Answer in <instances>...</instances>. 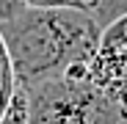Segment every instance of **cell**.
Returning <instances> with one entry per match:
<instances>
[{"mask_svg":"<svg viewBox=\"0 0 127 124\" xmlns=\"http://www.w3.org/2000/svg\"><path fill=\"white\" fill-rule=\"evenodd\" d=\"M28 124H127V97L69 72L28 91Z\"/></svg>","mask_w":127,"mask_h":124,"instance_id":"cell-2","label":"cell"},{"mask_svg":"<svg viewBox=\"0 0 127 124\" xmlns=\"http://www.w3.org/2000/svg\"><path fill=\"white\" fill-rule=\"evenodd\" d=\"M17 88H19V83H17V74H14V66H11L6 41H3V36H0V119H3V113L8 110Z\"/></svg>","mask_w":127,"mask_h":124,"instance_id":"cell-4","label":"cell"},{"mask_svg":"<svg viewBox=\"0 0 127 124\" xmlns=\"http://www.w3.org/2000/svg\"><path fill=\"white\" fill-rule=\"evenodd\" d=\"M17 83L25 91L83 69L97 52L102 28L89 8H22L0 22Z\"/></svg>","mask_w":127,"mask_h":124,"instance_id":"cell-1","label":"cell"},{"mask_svg":"<svg viewBox=\"0 0 127 124\" xmlns=\"http://www.w3.org/2000/svg\"><path fill=\"white\" fill-rule=\"evenodd\" d=\"M77 72H83L97 86L127 97V17L102 28L97 52Z\"/></svg>","mask_w":127,"mask_h":124,"instance_id":"cell-3","label":"cell"},{"mask_svg":"<svg viewBox=\"0 0 127 124\" xmlns=\"http://www.w3.org/2000/svg\"><path fill=\"white\" fill-rule=\"evenodd\" d=\"M86 3H89V0H86Z\"/></svg>","mask_w":127,"mask_h":124,"instance_id":"cell-9","label":"cell"},{"mask_svg":"<svg viewBox=\"0 0 127 124\" xmlns=\"http://www.w3.org/2000/svg\"><path fill=\"white\" fill-rule=\"evenodd\" d=\"M22 8H25L22 0H0V22H6V19L17 17Z\"/></svg>","mask_w":127,"mask_h":124,"instance_id":"cell-8","label":"cell"},{"mask_svg":"<svg viewBox=\"0 0 127 124\" xmlns=\"http://www.w3.org/2000/svg\"><path fill=\"white\" fill-rule=\"evenodd\" d=\"M89 11L99 28H108L111 22L127 17V0H89Z\"/></svg>","mask_w":127,"mask_h":124,"instance_id":"cell-5","label":"cell"},{"mask_svg":"<svg viewBox=\"0 0 127 124\" xmlns=\"http://www.w3.org/2000/svg\"><path fill=\"white\" fill-rule=\"evenodd\" d=\"M0 124H28V91L19 86L8 110L3 113V119H0Z\"/></svg>","mask_w":127,"mask_h":124,"instance_id":"cell-6","label":"cell"},{"mask_svg":"<svg viewBox=\"0 0 127 124\" xmlns=\"http://www.w3.org/2000/svg\"><path fill=\"white\" fill-rule=\"evenodd\" d=\"M25 8H89L86 0H22Z\"/></svg>","mask_w":127,"mask_h":124,"instance_id":"cell-7","label":"cell"}]
</instances>
